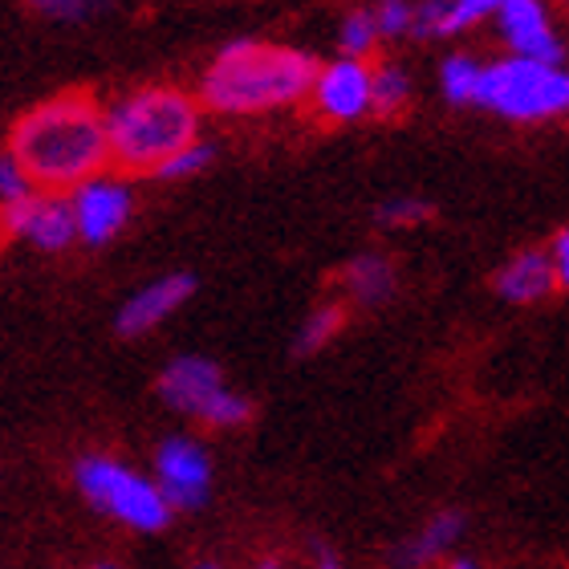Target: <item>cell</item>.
<instances>
[{
  "label": "cell",
  "instance_id": "f1b7e54d",
  "mask_svg": "<svg viewBox=\"0 0 569 569\" xmlns=\"http://www.w3.org/2000/svg\"><path fill=\"white\" fill-rule=\"evenodd\" d=\"M252 569H284V566H281V561H277V558H264V561H257V566H252Z\"/></svg>",
  "mask_w": 569,
  "mask_h": 569
},
{
  "label": "cell",
  "instance_id": "3957f363",
  "mask_svg": "<svg viewBox=\"0 0 569 569\" xmlns=\"http://www.w3.org/2000/svg\"><path fill=\"white\" fill-rule=\"evenodd\" d=\"M110 163L131 176H154L159 167L200 139V98L176 86H142L107 110Z\"/></svg>",
  "mask_w": 569,
  "mask_h": 569
},
{
  "label": "cell",
  "instance_id": "8992f818",
  "mask_svg": "<svg viewBox=\"0 0 569 569\" xmlns=\"http://www.w3.org/2000/svg\"><path fill=\"white\" fill-rule=\"evenodd\" d=\"M154 391L171 411L196 416L208 427H244L252 419V403L240 391L224 382V370L203 355H179L171 358L154 382Z\"/></svg>",
  "mask_w": 569,
  "mask_h": 569
},
{
  "label": "cell",
  "instance_id": "f546056e",
  "mask_svg": "<svg viewBox=\"0 0 569 569\" xmlns=\"http://www.w3.org/2000/svg\"><path fill=\"white\" fill-rule=\"evenodd\" d=\"M196 569H220V566H212V561H203V566H196Z\"/></svg>",
  "mask_w": 569,
  "mask_h": 569
},
{
  "label": "cell",
  "instance_id": "484cf974",
  "mask_svg": "<svg viewBox=\"0 0 569 569\" xmlns=\"http://www.w3.org/2000/svg\"><path fill=\"white\" fill-rule=\"evenodd\" d=\"M549 261H553V273H558V289L569 293V228H561L558 237L549 240Z\"/></svg>",
  "mask_w": 569,
  "mask_h": 569
},
{
  "label": "cell",
  "instance_id": "7a4b0ae2",
  "mask_svg": "<svg viewBox=\"0 0 569 569\" xmlns=\"http://www.w3.org/2000/svg\"><path fill=\"white\" fill-rule=\"evenodd\" d=\"M318 70L321 66L306 49L237 37L203 70L200 107L212 114H228V119L273 114V110L306 102L313 94Z\"/></svg>",
  "mask_w": 569,
  "mask_h": 569
},
{
  "label": "cell",
  "instance_id": "7402d4cb",
  "mask_svg": "<svg viewBox=\"0 0 569 569\" xmlns=\"http://www.w3.org/2000/svg\"><path fill=\"white\" fill-rule=\"evenodd\" d=\"M216 159V151H212V142H203V139H196L191 147H183L179 154H171L159 171H154V179H167V183H179V179H191V176H200L203 167L212 163Z\"/></svg>",
  "mask_w": 569,
  "mask_h": 569
},
{
  "label": "cell",
  "instance_id": "ac0fdd59",
  "mask_svg": "<svg viewBox=\"0 0 569 569\" xmlns=\"http://www.w3.org/2000/svg\"><path fill=\"white\" fill-rule=\"evenodd\" d=\"M342 321H346V309L338 306V301L309 309L306 321H301V326H297V333H293V355L309 358V355H318V350H326V346L338 338Z\"/></svg>",
  "mask_w": 569,
  "mask_h": 569
},
{
  "label": "cell",
  "instance_id": "4316f807",
  "mask_svg": "<svg viewBox=\"0 0 569 569\" xmlns=\"http://www.w3.org/2000/svg\"><path fill=\"white\" fill-rule=\"evenodd\" d=\"M309 569H346V566H342V558H338V549L313 546V561H309Z\"/></svg>",
  "mask_w": 569,
  "mask_h": 569
},
{
  "label": "cell",
  "instance_id": "2e32d148",
  "mask_svg": "<svg viewBox=\"0 0 569 569\" xmlns=\"http://www.w3.org/2000/svg\"><path fill=\"white\" fill-rule=\"evenodd\" d=\"M480 78H485V61L463 53V49H456V53L439 61V94H443L448 107H476Z\"/></svg>",
  "mask_w": 569,
  "mask_h": 569
},
{
  "label": "cell",
  "instance_id": "603a6c76",
  "mask_svg": "<svg viewBox=\"0 0 569 569\" xmlns=\"http://www.w3.org/2000/svg\"><path fill=\"white\" fill-rule=\"evenodd\" d=\"M509 0H448V37L468 33L476 24L497 21V12L505 9Z\"/></svg>",
  "mask_w": 569,
  "mask_h": 569
},
{
  "label": "cell",
  "instance_id": "9a60e30c",
  "mask_svg": "<svg viewBox=\"0 0 569 569\" xmlns=\"http://www.w3.org/2000/svg\"><path fill=\"white\" fill-rule=\"evenodd\" d=\"M24 240L41 252H61L78 240V220H73L70 196H37Z\"/></svg>",
  "mask_w": 569,
  "mask_h": 569
},
{
  "label": "cell",
  "instance_id": "d4e9b609",
  "mask_svg": "<svg viewBox=\"0 0 569 569\" xmlns=\"http://www.w3.org/2000/svg\"><path fill=\"white\" fill-rule=\"evenodd\" d=\"M33 179H29V171L21 167V159L12 151L0 154V208L4 203H17V200H29L33 196Z\"/></svg>",
  "mask_w": 569,
  "mask_h": 569
},
{
  "label": "cell",
  "instance_id": "7c38bea8",
  "mask_svg": "<svg viewBox=\"0 0 569 569\" xmlns=\"http://www.w3.org/2000/svg\"><path fill=\"white\" fill-rule=\"evenodd\" d=\"M492 289L509 306H541L546 297L558 293V273H553L549 249L512 252L509 261L497 269V277H492Z\"/></svg>",
  "mask_w": 569,
  "mask_h": 569
},
{
  "label": "cell",
  "instance_id": "d6986e66",
  "mask_svg": "<svg viewBox=\"0 0 569 569\" xmlns=\"http://www.w3.org/2000/svg\"><path fill=\"white\" fill-rule=\"evenodd\" d=\"M379 46H382V33H379V21H375V9L346 12L342 24H338V58L367 61L375 58Z\"/></svg>",
  "mask_w": 569,
  "mask_h": 569
},
{
  "label": "cell",
  "instance_id": "4fadbf2b",
  "mask_svg": "<svg viewBox=\"0 0 569 569\" xmlns=\"http://www.w3.org/2000/svg\"><path fill=\"white\" fill-rule=\"evenodd\" d=\"M463 529H468V521H463L460 509H443V512H436V517H427L416 533L391 549V566L395 569L436 566V561H443L451 549H456V541L463 537Z\"/></svg>",
  "mask_w": 569,
  "mask_h": 569
},
{
  "label": "cell",
  "instance_id": "30bf717a",
  "mask_svg": "<svg viewBox=\"0 0 569 569\" xmlns=\"http://www.w3.org/2000/svg\"><path fill=\"white\" fill-rule=\"evenodd\" d=\"M492 29H497L500 46L509 49V58L566 66V41H561L546 0H509L497 12Z\"/></svg>",
  "mask_w": 569,
  "mask_h": 569
},
{
  "label": "cell",
  "instance_id": "cb8c5ba5",
  "mask_svg": "<svg viewBox=\"0 0 569 569\" xmlns=\"http://www.w3.org/2000/svg\"><path fill=\"white\" fill-rule=\"evenodd\" d=\"M375 21H379L382 41H403V37H411L416 0H379L375 4Z\"/></svg>",
  "mask_w": 569,
  "mask_h": 569
},
{
  "label": "cell",
  "instance_id": "9c48e42d",
  "mask_svg": "<svg viewBox=\"0 0 569 569\" xmlns=\"http://www.w3.org/2000/svg\"><path fill=\"white\" fill-rule=\"evenodd\" d=\"M73 220H78V240L90 249H102L119 237L134 212V191L119 176H94L82 188L70 191Z\"/></svg>",
  "mask_w": 569,
  "mask_h": 569
},
{
  "label": "cell",
  "instance_id": "83f0119b",
  "mask_svg": "<svg viewBox=\"0 0 569 569\" xmlns=\"http://www.w3.org/2000/svg\"><path fill=\"white\" fill-rule=\"evenodd\" d=\"M443 569H480V566H476L472 558H451V561H448V566H443Z\"/></svg>",
  "mask_w": 569,
  "mask_h": 569
},
{
  "label": "cell",
  "instance_id": "e0dca14e",
  "mask_svg": "<svg viewBox=\"0 0 569 569\" xmlns=\"http://www.w3.org/2000/svg\"><path fill=\"white\" fill-rule=\"evenodd\" d=\"M411 98H416V78L407 66L399 61H379L375 66V119L391 122L399 119L407 107H411Z\"/></svg>",
  "mask_w": 569,
  "mask_h": 569
},
{
  "label": "cell",
  "instance_id": "ba28073f",
  "mask_svg": "<svg viewBox=\"0 0 569 569\" xmlns=\"http://www.w3.org/2000/svg\"><path fill=\"white\" fill-rule=\"evenodd\" d=\"M154 485L163 488L167 505L176 512L203 509L212 497V456L200 439L167 436L154 448Z\"/></svg>",
  "mask_w": 569,
  "mask_h": 569
},
{
  "label": "cell",
  "instance_id": "277c9868",
  "mask_svg": "<svg viewBox=\"0 0 569 569\" xmlns=\"http://www.w3.org/2000/svg\"><path fill=\"white\" fill-rule=\"evenodd\" d=\"M476 107L505 122H525V127L566 119L569 70L566 66H549V61L509 58V53L497 61H485Z\"/></svg>",
  "mask_w": 569,
  "mask_h": 569
},
{
  "label": "cell",
  "instance_id": "5b68a950",
  "mask_svg": "<svg viewBox=\"0 0 569 569\" xmlns=\"http://www.w3.org/2000/svg\"><path fill=\"white\" fill-rule=\"evenodd\" d=\"M73 485L90 509L107 512L110 521L127 525L134 533H163L176 517L163 488L151 476L134 472L110 456H82L73 463Z\"/></svg>",
  "mask_w": 569,
  "mask_h": 569
},
{
  "label": "cell",
  "instance_id": "6da1fadb",
  "mask_svg": "<svg viewBox=\"0 0 569 569\" xmlns=\"http://www.w3.org/2000/svg\"><path fill=\"white\" fill-rule=\"evenodd\" d=\"M9 151L21 159L37 188L73 191L86 179L102 176L110 163L107 110L90 94H58L37 102L17 119L9 134Z\"/></svg>",
  "mask_w": 569,
  "mask_h": 569
},
{
  "label": "cell",
  "instance_id": "4dcf8cb0",
  "mask_svg": "<svg viewBox=\"0 0 569 569\" xmlns=\"http://www.w3.org/2000/svg\"><path fill=\"white\" fill-rule=\"evenodd\" d=\"M90 569H119V566H90Z\"/></svg>",
  "mask_w": 569,
  "mask_h": 569
},
{
  "label": "cell",
  "instance_id": "44dd1931",
  "mask_svg": "<svg viewBox=\"0 0 569 569\" xmlns=\"http://www.w3.org/2000/svg\"><path fill=\"white\" fill-rule=\"evenodd\" d=\"M37 17H46V21H58V24H82V21H94L102 12L110 9V0H24Z\"/></svg>",
  "mask_w": 569,
  "mask_h": 569
},
{
  "label": "cell",
  "instance_id": "8fae6325",
  "mask_svg": "<svg viewBox=\"0 0 569 569\" xmlns=\"http://www.w3.org/2000/svg\"><path fill=\"white\" fill-rule=\"evenodd\" d=\"M191 293H196V277L191 273L154 277V281L142 284L139 293L122 301L119 318H114V330H119L122 338H142V333L159 330Z\"/></svg>",
  "mask_w": 569,
  "mask_h": 569
},
{
  "label": "cell",
  "instance_id": "ffe728a7",
  "mask_svg": "<svg viewBox=\"0 0 569 569\" xmlns=\"http://www.w3.org/2000/svg\"><path fill=\"white\" fill-rule=\"evenodd\" d=\"M431 216H436V203L423 196H395V200L375 208V224L399 232V228H423Z\"/></svg>",
  "mask_w": 569,
  "mask_h": 569
},
{
  "label": "cell",
  "instance_id": "52a82bcc",
  "mask_svg": "<svg viewBox=\"0 0 569 569\" xmlns=\"http://www.w3.org/2000/svg\"><path fill=\"white\" fill-rule=\"evenodd\" d=\"M313 114L330 127H350L375 114V66L355 58L326 61L313 78Z\"/></svg>",
  "mask_w": 569,
  "mask_h": 569
},
{
  "label": "cell",
  "instance_id": "5bb4252c",
  "mask_svg": "<svg viewBox=\"0 0 569 569\" xmlns=\"http://www.w3.org/2000/svg\"><path fill=\"white\" fill-rule=\"evenodd\" d=\"M342 289L355 306L379 309L399 289V269H395V261L387 252H358L355 261L342 269Z\"/></svg>",
  "mask_w": 569,
  "mask_h": 569
}]
</instances>
